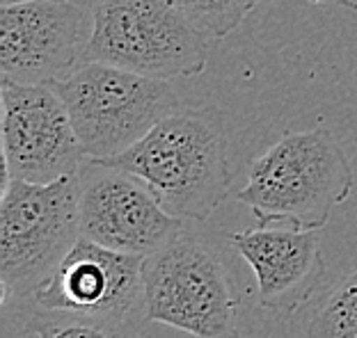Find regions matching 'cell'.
<instances>
[{"label":"cell","instance_id":"13","mask_svg":"<svg viewBox=\"0 0 357 338\" xmlns=\"http://www.w3.org/2000/svg\"><path fill=\"white\" fill-rule=\"evenodd\" d=\"M208 39L231 35L259 0H169Z\"/></svg>","mask_w":357,"mask_h":338},{"label":"cell","instance_id":"8","mask_svg":"<svg viewBox=\"0 0 357 338\" xmlns=\"http://www.w3.org/2000/svg\"><path fill=\"white\" fill-rule=\"evenodd\" d=\"M3 188L12 179L53 183L78 176L85 158L69 112L51 85L3 78Z\"/></svg>","mask_w":357,"mask_h":338},{"label":"cell","instance_id":"5","mask_svg":"<svg viewBox=\"0 0 357 338\" xmlns=\"http://www.w3.org/2000/svg\"><path fill=\"white\" fill-rule=\"evenodd\" d=\"M78 176L39 185L12 179L0 201L3 300L37 293L80 238Z\"/></svg>","mask_w":357,"mask_h":338},{"label":"cell","instance_id":"14","mask_svg":"<svg viewBox=\"0 0 357 338\" xmlns=\"http://www.w3.org/2000/svg\"><path fill=\"white\" fill-rule=\"evenodd\" d=\"M310 338H357V270L344 277L316 311Z\"/></svg>","mask_w":357,"mask_h":338},{"label":"cell","instance_id":"2","mask_svg":"<svg viewBox=\"0 0 357 338\" xmlns=\"http://www.w3.org/2000/svg\"><path fill=\"white\" fill-rule=\"evenodd\" d=\"M353 185L351 160L328 131H287L250 165L236 199L255 213L259 227L319 231Z\"/></svg>","mask_w":357,"mask_h":338},{"label":"cell","instance_id":"3","mask_svg":"<svg viewBox=\"0 0 357 338\" xmlns=\"http://www.w3.org/2000/svg\"><path fill=\"white\" fill-rule=\"evenodd\" d=\"M208 37L169 0H96L85 62L165 80L204 74Z\"/></svg>","mask_w":357,"mask_h":338},{"label":"cell","instance_id":"1","mask_svg":"<svg viewBox=\"0 0 357 338\" xmlns=\"http://www.w3.org/2000/svg\"><path fill=\"white\" fill-rule=\"evenodd\" d=\"M140 179L163 211L204 222L231 190L227 133L215 108L172 112L121 156L94 163Z\"/></svg>","mask_w":357,"mask_h":338},{"label":"cell","instance_id":"11","mask_svg":"<svg viewBox=\"0 0 357 338\" xmlns=\"http://www.w3.org/2000/svg\"><path fill=\"white\" fill-rule=\"evenodd\" d=\"M229 243L252 268L264 311H298L326 279L328 265L316 231L257 227L231 233Z\"/></svg>","mask_w":357,"mask_h":338},{"label":"cell","instance_id":"4","mask_svg":"<svg viewBox=\"0 0 357 338\" xmlns=\"http://www.w3.org/2000/svg\"><path fill=\"white\" fill-rule=\"evenodd\" d=\"M51 87L67 108L89 163L121 156L176 108V94L165 80L101 62H83Z\"/></svg>","mask_w":357,"mask_h":338},{"label":"cell","instance_id":"9","mask_svg":"<svg viewBox=\"0 0 357 338\" xmlns=\"http://www.w3.org/2000/svg\"><path fill=\"white\" fill-rule=\"evenodd\" d=\"M35 297L42 311H67L137 327L144 320V256L112 252L78 238Z\"/></svg>","mask_w":357,"mask_h":338},{"label":"cell","instance_id":"10","mask_svg":"<svg viewBox=\"0 0 357 338\" xmlns=\"http://www.w3.org/2000/svg\"><path fill=\"white\" fill-rule=\"evenodd\" d=\"M78 188L80 238L121 254L151 256L183 233V222L163 211L151 190L135 176L99 167Z\"/></svg>","mask_w":357,"mask_h":338},{"label":"cell","instance_id":"6","mask_svg":"<svg viewBox=\"0 0 357 338\" xmlns=\"http://www.w3.org/2000/svg\"><path fill=\"white\" fill-rule=\"evenodd\" d=\"M238 297L215 252L178 233L144 259V320L192 338H236Z\"/></svg>","mask_w":357,"mask_h":338},{"label":"cell","instance_id":"12","mask_svg":"<svg viewBox=\"0 0 357 338\" xmlns=\"http://www.w3.org/2000/svg\"><path fill=\"white\" fill-rule=\"evenodd\" d=\"M26 334L35 338H137V327L67 311H42L28 323Z\"/></svg>","mask_w":357,"mask_h":338},{"label":"cell","instance_id":"7","mask_svg":"<svg viewBox=\"0 0 357 338\" xmlns=\"http://www.w3.org/2000/svg\"><path fill=\"white\" fill-rule=\"evenodd\" d=\"M89 0H28L0 7V69L21 85H55L85 62Z\"/></svg>","mask_w":357,"mask_h":338},{"label":"cell","instance_id":"16","mask_svg":"<svg viewBox=\"0 0 357 338\" xmlns=\"http://www.w3.org/2000/svg\"><path fill=\"white\" fill-rule=\"evenodd\" d=\"M89 3H96V0H89Z\"/></svg>","mask_w":357,"mask_h":338},{"label":"cell","instance_id":"15","mask_svg":"<svg viewBox=\"0 0 357 338\" xmlns=\"http://www.w3.org/2000/svg\"><path fill=\"white\" fill-rule=\"evenodd\" d=\"M16 3H28V0H0V5H16Z\"/></svg>","mask_w":357,"mask_h":338}]
</instances>
